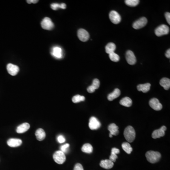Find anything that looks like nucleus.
<instances>
[{
	"instance_id": "f257e3e1",
	"label": "nucleus",
	"mask_w": 170,
	"mask_h": 170,
	"mask_svg": "<svg viewBox=\"0 0 170 170\" xmlns=\"http://www.w3.org/2000/svg\"><path fill=\"white\" fill-rule=\"evenodd\" d=\"M145 157L148 162L151 164H155L160 160L161 155L159 152L149 151L145 154Z\"/></svg>"
},
{
	"instance_id": "f03ea898",
	"label": "nucleus",
	"mask_w": 170,
	"mask_h": 170,
	"mask_svg": "<svg viewBox=\"0 0 170 170\" xmlns=\"http://www.w3.org/2000/svg\"><path fill=\"white\" fill-rule=\"evenodd\" d=\"M124 136L128 142H132L136 137V132L134 128L131 126L127 127L124 131Z\"/></svg>"
},
{
	"instance_id": "7ed1b4c3",
	"label": "nucleus",
	"mask_w": 170,
	"mask_h": 170,
	"mask_svg": "<svg viewBox=\"0 0 170 170\" xmlns=\"http://www.w3.org/2000/svg\"><path fill=\"white\" fill-rule=\"evenodd\" d=\"M53 159L54 161L59 165L63 164L66 159L65 154L60 150L57 151L53 154Z\"/></svg>"
},
{
	"instance_id": "20e7f679",
	"label": "nucleus",
	"mask_w": 170,
	"mask_h": 170,
	"mask_svg": "<svg viewBox=\"0 0 170 170\" xmlns=\"http://www.w3.org/2000/svg\"><path fill=\"white\" fill-rule=\"evenodd\" d=\"M170 29L167 26L162 25L159 26L155 30V34L157 36H162L169 34Z\"/></svg>"
},
{
	"instance_id": "39448f33",
	"label": "nucleus",
	"mask_w": 170,
	"mask_h": 170,
	"mask_svg": "<svg viewBox=\"0 0 170 170\" xmlns=\"http://www.w3.org/2000/svg\"><path fill=\"white\" fill-rule=\"evenodd\" d=\"M41 27L45 30H50L54 27V24L52 22V20L48 17H46L42 21Z\"/></svg>"
},
{
	"instance_id": "423d86ee",
	"label": "nucleus",
	"mask_w": 170,
	"mask_h": 170,
	"mask_svg": "<svg viewBox=\"0 0 170 170\" xmlns=\"http://www.w3.org/2000/svg\"><path fill=\"white\" fill-rule=\"evenodd\" d=\"M88 126L91 130H96L100 128L101 124L96 118L92 117L90 118Z\"/></svg>"
},
{
	"instance_id": "0eeeda50",
	"label": "nucleus",
	"mask_w": 170,
	"mask_h": 170,
	"mask_svg": "<svg viewBox=\"0 0 170 170\" xmlns=\"http://www.w3.org/2000/svg\"><path fill=\"white\" fill-rule=\"evenodd\" d=\"M109 18L111 22L114 24H118L120 23L122 19L120 15L115 10H112L110 12Z\"/></svg>"
},
{
	"instance_id": "6e6552de",
	"label": "nucleus",
	"mask_w": 170,
	"mask_h": 170,
	"mask_svg": "<svg viewBox=\"0 0 170 170\" xmlns=\"http://www.w3.org/2000/svg\"><path fill=\"white\" fill-rule=\"evenodd\" d=\"M147 23V20L145 17H142L139 20L134 22L133 24V27L135 29H139L144 27Z\"/></svg>"
},
{
	"instance_id": "1a4fd4ad",
	"label": "nucleus",
	"mask_w": 170,
	"mask_h": 170,
	"mask_svg": "<svg viewBox=\"0 0 170 170\" xmlns=\"http://www.w3.org/2000/svg\"><path fill=\"white\" fill-rule=\"evenodd\" d=\"M78 36L81 41L86 42L89 38V34L87 30L81 29L78 30Z\"/></svg>"
},
{
	"instance_id": "9d476101",
	"label": "nucleus",
	"mask_w": 170,
	"mask_h": 170,
	"mask_svg": "<svg viewBox=\"0 0 170 170\" xmlns=\"http://www.w3.org/2000/svg\"><path fill=\"white\" fill-rule=\"evenodd\" d=\"M149 104L151 107L156 111H160L162 109V106L159 102L158 99L156 98H152L150 100Z\"/></svg>"
},
{
	"instance_id": "9b49d317",
	"label": "nucleus",
	"mask_w": 170,
	"mask_h": 170,
	"mask_svg": "<svg viewBox=\"0 0 170 170\" xmlns=\"http://www.w3.org/2000/svg\"><path fill=\"white\" fill-rule=\"evenodd\" d=\"M166 130L165 126H163L158 130H156L152 133V137L154 139H158L165 135V131Z\"/></svg>"
},
{
	"instance_id": "f8f14e48",
	"label": "nucleus",
	"mask_w": 170,
	"mask_h": 170,
	"mask_svg": "<svg viewBox=\"0 0 170 170\" xmlns=\"http://www.w3.org/2000/svg\"><path fill=\"white\" fill-rule=\"evenodd\" d=\"M126 59L128 63L130 65H134L136 63L137 59L132 51L129 50L126 53Z\"/></svg>"
},
{
	"instance_id": "ddd939ff",
	"label": "nucleus",
	"mask_w": 170,
	"mask_h": 170,
	"mask_svg": "<svg viewBox=\"0 0 170 170\" xmlns=\"http://www.w3.org/2000/svg\"><path fill=\"white\" fill-rule=\"evenodd\" d=\"M51 55L56 59H61L63 56L62 50L59 46L53 47L51 51Z\"/></svg>"
},
{
	"instance_id": "4468645a",
	"label": "nucleus",
	"mask_w": 170,
	"mask_h": 170,
	"mask_svg": "<svg viewBox=\"0 0 170 170\" xmlns=\"http://www.w3.org/2000/svg\"><path fill=\"white\" fill-rule=\"evenodd\" d=\"M7 70L8 73L12 76L16 75L20 70L18 66L12 63L8 64L7 66Z\"/></svg>"
},
{
	"instance_id": "2eb2a0df",
	"label": "nucleus",
	"mask_w": 170,
	"mask_h": 170,
	"mask_svg": "<svg viewBox=\"0 0 170 170\" xmlns=\"http://www.w3.org/2000/svg\"><path fill=\"white\" fill-rule=\"evenodd\" d=\"M99 86H100V81H99V79H94L92 85L87 87V92L89 93H93L95 92L96 90L99 87Z\"/></svg>"
},
{
	"instance_id": "dca6fc26",
	"label": "nucleus",
	"mask_w": 170,
	"mask_h": 170,
	"mask_svg": "<svg viewBox=\"0 0 170 170\" xmlns=\"http://www.w3.org/2000/svg\"><path fill=\"white\" fill-rule=\"evenodd\" d=\"M22 143V140L18 139H10L7 141V144L12 147H19Z\"/></svg>"
},
{
	"instance_id": "f3484780",
	"label": "nucleus",
	"mask_w": 170,
	"mask_h": 170,
	"mask_svg": "<svg viewBox=\"0 0 170 170\" xmlns=\"http://www.w3.org/2000/svg\"><path fill=\"white\" fill-rule=\"evenodd\" d=\"M114 164L109 159L102 160L100 163V166L104 169L109 170L113 167Z\"/></svg>"
},
{
	"instance_id": "a211bd4d",
	"label": "nucleus",
	"mask_w": 170,
	"mask_h": 170,
	"mask_svg": "<svg viewBox=\"0 0 170 170\" xmlns=\"http://www.w3.org/2000/svg\"><path fill=\"white\" fill-rule=\"evenodd\" d=\"M29 128L30 125L28 123L25 122L19 125L16 129V131L18 133H23L27 131Z\"/></svg>"
},
{
	"instance_id": "6ab92c4d",
	"label": "nucleus",
	"mask_w": 170,
	"mask_h": 170,
	"mask_svg": "<svg viewBox=\"0 0 170 170\" xmlns=\"http://www.w3.org/2000/svg\"><path fill=\"white\" fill-rule=\"evenodd\" d=\"M121 95V91L118 88H116L111 93L109 94L107 96V99L110 101H112L114 99L118 98Z\"/></svg>"
},
{
	"instance_id": "aec40b11",
	"label": "nucleus",
	"mask_w": 170,
	"mask_h": 170,
	"mask_svg": "<svg viewBox=\"0 0 170 170\" xmlns=\"http://www.w3.org/2000/svg\"><path fill=\"white\" fill-rule=\"evenodd\" d=\"M108 130L110 133V134L113 136H117L118 135L119 133V127L118 126L114 124H111L109 125L108 127Z\"/></svg>"
},
{
	"instance_id": "412c9836",
	"label": "nucleus",
	"mask_w": 170,
	"mask_h": 170,
	"mask_svg": "<svg viewBox=\"0 0 170 170\" xmlns=\"http://www.w3.org/2000/svg\"><path fill=\"white\" fill-rule=\"evenodd\" d=\"M151 84L150 83H145L144 84H139L137 86L138 91H142V92L147 93L150 91V89Z\"/></svg>"
},
{
	"instance_id": "4be33fe9",
	"label": "nucleus",
	"mask_w": 170,
	"mask_h": 170,
	"mask_svg": "<svg viewBox=\"0 0 170 170\" xmlns=\"http://www.w3.org/2000/svg\"><path fill=\"white\" fill-rule=\"evenodd\" d=\"M36 139L39 141H42L45 139L46 134L44 130L42 129H38L36 130L35 133Z\"/></svg>"
},
{
	"instance_id": "5701e85b",
	"label": "nucleus",
	"mask_w": 170,
	"mask_h": 170,
	"mask_svg": "<svg viewBox=\"0 0 170 170\" xmlns=\"http://www.w3.org/2000/svg\"><path fill=\"white\" fill-rule=\"evenodd\" d=\"M160 85L165 89L167 90L170 87V79L167 78H162L160 80Z\"/></svg>"
},
{
	"instance_id": "b1692460",
	"label": "nucleus",
	"mask_w": 170,
	"mask_h": 170,
	"mask_svg": "<svg viewBox=\"0 0 170 170\" xmlns=\"http://www.w3.org/2000/svg\"><path fill=\"white\" fill-rule=\"evenodd\" d=\"M119 104L121 105L124 106V107H130L132 105V100L130 98H128V97H125V98H122L120 101Z\"/></svg>"
},
{
	"instance_id": "393cba45",
	"label": "nucleus",
	"mask_w": 170,
	"mask_h": 170,
	"mask_svg": "<svg viewBox=\"0 0 170 170\" xmlns=\"http://www.w3.org/2000/svg\"><path fill=\"white\" fill-rule=\"evenodd\" d=\"M116 46L113 43H109L107 44V46H105V51L106 53L108 54L113 53H114V51H115Z\"/></svg>"
},
{
	"instance_id": "a878e982",
	"label": "nucleus",
	"mask_w": 170,
	"mask_h": 170,
	"mask_svg": "<svg viewBox=\"0 0 170 170\" xmlns=\"http://www.w3.org/2000/svg\"><path fill=\"white\" fill-rule=\"evenodd\" d=\"M81 150L85 153L91 154L93 152V148L91 144L87 143L82 146Z\"/></svg>"
},
{
	"instance_id": "bb28decb",
	"label": "nucleus",
	"mask_w": 170,
	"mask_h": 170,
	"mask_svg": "<svg viewBox=\"0 0 170 170\" xmlns=\"http://www.w3.org/2000/svg\"><path fill=\"white\" fill-rule=\"evenodd\" d=\"M122 149L128 154H130L131 153V152L132 151V148L131 147V145L130 144V143H128V142H124V143H122Z\"/></svg>"
},
{
	"instance_id": "cd10ccee",
	"label": "nucleus",
	"mask_w": 170,
	"mask_h": 170,
	"mask_svg": "<svg viewBox=\"0 0 170 170\" xmlns=\"http://www.w3.org/2000/svg\"><path fill=\"white\" fill-rule=\"evenodd\" d=\"M51 7L52 9L55 10L58 9L59 8H61L62 9H65L66 8V5L64 3H62L61 4L54 3L51 4Z\"/></svg>"
},
{
	"instance_id": "c85d7f7f",
	"label": "nucleus",
	"mask_w": 170,
	"mask_h": 170,
	"mask_svg": "<svg viewBox=\"0 0 170 170\" xmlns=\"http://www.w3.org/2000/svg\"><path fill=\"white\" fill-rule=\"evenodd\" d=\"M85 100V96L79 95H76L73 96L72 99V101L74 103H78L84 101Z\"/></svg>"
},
{
	"instance_id": "c756f323",
	"label": "nucleus",
	"mask_w": 170,
	"mask_h": 170,
	"mask_svg": "<svg viewBox=\"0 0 170 170\" xmlns=\"http://www.w3.org/2000/svg\"><path fill=\"white\" fill-rule=\"evenodd\" d=\"M128 6L130 7H135L137 6L139 3V0H126L125 1Z\"/></svg>"
},
{
	"instance_id": "7c9ffc66",
	"label": "nucleus",
	"mask_w": 170,
	"mask_h": 170,
	"mask_svg": "<svg viewBox=\"0 0 170 170\" xmlns=\"http://www.w3.org/2000/svg\"><path fill=\"white\" fill-rule=\"evenodd\" d=\"M109 58H110V60L112 61H113V62H118V61H119V56L116 53H113L109 54Z\"/></svg>"
},
{
	"instance_id": "2f4dec72",
	"label": "nucleus",
	"mask_w": 170,
	"mask_h": 170,
	"mask_svg": "<svg viewBox=\"0 0 170 170\" xmlns=\"http://www.w3.org/2000/svg\"><path fill=\"white\" fill-rule=\"evenodd\" d=\"M69 147H70V144H65L63 145H61V147H60V150L61 152H63V153H67L68 152L69 150Z\"/></svg>"
},
{
	"instance_id": "473e14b6",
	"label": "nucleus",
	"mask_w": 170,
	"mask_h": 170,
	"mask_svg": "<svg viewBox=\"0 0 170 170\" xmlns=\"http://www.w3.org/2000/svg\"><path fill=\"white\" fill-rule=\"evenodd\" d=\"M57 141L59 143H61H61H63L66 141V139H65L64 137L61 135H59V136L57 137Z\"/></svg>"
},
{
	"instance_id": "72a5a7b5",
	"label": "nucleus",
	"mask_w": 170,
	"mask_h": 170,
	"mask_svg": "<svg viewBox=\"0 0 170 170\" xmlns=\"http://www.w3.org/2000/svg\"><path fill=\"white\" fill-rule=\"evenodd\" d=\"M117 158H118V156L117 155H116L115 154L113 153H111V155L109 157V160L114 162H115Z\"/></svg>"
},
{
	"instance_id": "f704fd0d",
	"label": "nucleus",
	"mask_w": 170,
	"mask_h": 170,
	"mask_svg": "<svg viewBox=\"0 0 170 170\" xmlns=\"http://www.w3.org/2000/svg\"><path fill=\"white\" fill-rule=\"evenodd\" d=\"M73 170H84L83 166L81 164L78 163L75 165Z\"/></svg>"
},
{
	"instance_id": "c9c22d12",
	"label": "nucleus",
	"mask_w": 170,
	"mask_h": 170,
	"mask_svg": "<svg viewBox=\"0 0 170 170\" xmlns=\"http://www.w3.org/2000/svg\"><path fill=\"white\" fill-rule=\"evenodd\" d=\"M165 18L167 21L168 23L170 24V13L169 12H166L165 14Z\"/></svg>"
},
{
	"instance_id": "e433bc0d",
	"label": "nucleus",
	"mask_w": 170,
	"mask_h": 170,
	"mask_svg": "<svg viewBox=\"0 0 170 170\" xmlns=\"http://www.w3.org/2000/svg\"><path fill=\"white\" fill-rule=\"evenodd\" d=\"M119 150L118 148H113L111 151V153H113L115 154L116 155H117L119 153Z\"/></svg>"
},
{
	"instance_id": "4c0bfd02",
	"label": "nucleus",
	"mask_w": 170,
	"mask_h": 170,
	"mask_svg": "<svg viewBox=\"0 0 170 170\" xmlns=\"http://www.w3.org/2000/svg\"><path fill=\"white\" fill-rule=\"evenodd\" d=\"M38 0H28V1H27V2L28 3H38Z\"/></svg>"
},
{
	"instance_id": "58836bf2",
	"label": "nucleus",
	"mask_w": 170,
	"mask_h": 170,
	"mask_svg": "<svg viewBox=\"0 0 170 170\" xmlns=\"http://www.w3.org/2000/svg\"><path fill=\"white\" fill-rule=\"evenodd\" d=\"M165 56H166L167 58H170V49L168 50L166 53H165Z\"/></svg>"
},
{
	"instance_id": "ea45409f",
	"label": "nucleus",
	"mask_w": 170,
	"mask_h": 170,
	"mask_svg": "<svg viewBox=\"0 0 170 170\" xmlns=\"http://www.w3.org/2000/svg\"><path fill=\"white\" fill-rule=\"evenodd\" d=\"M109 137H110V138H112V137H113V136H112V135H111V134H109Z\"/></svg>"
}]
</instances>
